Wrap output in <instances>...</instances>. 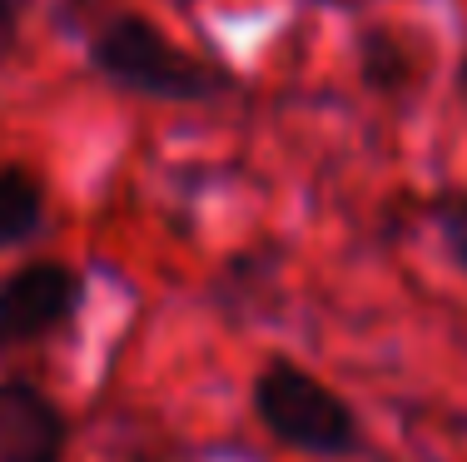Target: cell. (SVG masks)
Instances as JSON below:
<instances>
[{"instance_id":"5b68a950","label":"cell","mask_w":467,"mask_h":462,"mask_svg":"<svg viewBox=\"0 0 467 462\" xmlns=\"http://www.w3.org/2000/svg\"><path fill=\"white\" fill-rule=\"evenodd\" d=\"M46 219H50L46 184L30 169H20V164H0V254L40 239Z\"/></svg>"},{"instance_id":"277c9868","label":"cell","mask_w":467,"mask_h":462,"mask_svg":"<svg viewBox=\"0 0 467 462\" xmlns=\"http://www.w3.org/2000/svg\"><path fill=\"white\" fill-rule=\"evenodd\" d=\"M75 423L36 378H0V462H65Z\"/></svg>"},{"instance_id":"52a82bcc","label":"cell","mask_w":467,"mask_h":462,"mask_svg":"<svg viewBox=\"0 0 467 462\" xmlns=\"http://www.w3.org/2000/svg\"><path fill=\"white\" fill-rule=\"evenodd\" d=\"M432 229H438L448 259L458 263V273L467 279V194H438L432 200Z\"/></svg>"},{"instance_id":"8992f818","label":"cell","mask_w":467,"mask_h":462,"mask_svg":"<svg viewBox=\"0 0 467 462\" xmlns=\"http://www.w3.org/2000/svg\"><path fill=\"white\" fill-rule=\"evenodd\" d=\"M363 80L373 90H403L413 80V65H408L403 46H393L388 36H363Z\"/></svg>"},{"instance_id":"7a4b0ae2","label":"cell","mask_w":467,"mask_h":462,"mask_svg":"<svg viewBox=\"0 0 467 462\" xmlns=\"http://www.w3.org/2000/svg\"><path fill=\"white\" fill-rule=\"evenodd\" d=\"M90 65L105 85L164 105H199L229 90V75L194 60L144 15H109L90 36Z\"/></svg>"},{"instance_id":"3957f363","label":"cell","mask_w":467,"mask_h":462,"mask_svg":"<svg viewBox=\"0 0 467 462\" xmlns=\"http://www.w3.org/2000/svg\"><path fill=\"white\" fill-rule=\"evenodd\" d=\"M85 308V273L65 259H30L0 279V348L55 338Z\"/></svg>"},{"instance_id":"ba28073f","label":"cell","mask_w":467,"mask_h":462,"mask_svg":"<svg viewBox=\"0 0 467 462\" xmlns=\"http://www.w3.org/2000/svg\"><path fill=\"white\" fill-rule=\"evenodd\" d=\"M26 5H30V0H0V55L16 50L20 26H26Z\"/></svg>"},{"instance_id":"6da1fadb","label":"cell","mask_w":467,"mask_h":462,"mask_svg":"<svg viewBox=\"0 0 467 462\" xmlns=\"http://www.w3.org/2000/svg\"><path fill=\"white\" fill-rule=\"evenodd\" d=\"M249 413L269 443L314 462H348L368 447L358 408L288 354H269L259 363L249 383Z\"/></svg>"}]
</instances>
